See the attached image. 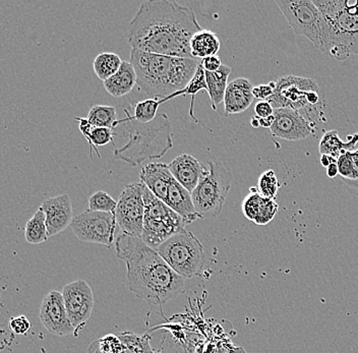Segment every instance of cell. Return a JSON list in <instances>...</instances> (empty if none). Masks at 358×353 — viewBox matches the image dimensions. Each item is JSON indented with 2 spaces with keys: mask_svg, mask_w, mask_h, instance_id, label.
<instances>
[{
  "mask_svg": "<svg viewBox=\"0 0 358 353\" xmlns=\"http://www.w3.org/2000/svg\"><path fill=\"white\" fill-rule=\"evenodd\" d=\"M201 30L192 8L170 0H147L129 24L127 39L136 50L192 58L190 40Z\"/></svg>",
  "mask_w": 358,
  "mask_h": 353,
  "instance_id": "cell-1",
  "label": "cell"
},
{
  "mask_svg": "<svg viewBox=\"0 0 358 353\" xmlns=\"http://www.w3.org/2000/svg\"><path fill=\"white\" fill-rule=\"evenodd\" d=\"M115 250L127 265L129 290L150 305H164L185 289V278L142 238L122 233Z\"/></svg>",
  "mask_w": 358,
  "mask_h": 353,
  "instance_id": "cell-2",
  "label": "cell"
},
{
  "mask_svg": "<svg viewBox=\"0 0 358 353\" xmlns=\"http://www.w3.org/2000/svg\"><path fill=\"white\" fill-rule=\"evenodd\" d=\"M131 64L136 85L153 98L169 97L185 89L194 78L201 59L155 55L131 49Z\"/></svg>",
  "mask_w": 358,
  "mask_h": 353,
  "instance_id": "cell-3",
  "label": "cell"
},
{
  "mask_svg": "<svg viewBox=\"0 0 358 353\" xmlns=\"http://www.w3.org/2000/svg\"><path fill=\"white\" fill-rule=\"evenodd\" d=\"M322 15L321 51L339 62L358 55V0H315Z\"/></svg>",
  "mask_w": 358,
  "mask_h": 353,
  "instance_id": "cell-4",
  "label": "cell"
},
{
  "mask_svg": "<svg viewBox=\"0 0 358 353\" xmlns=\"http://www.w3.org/2000/svg\"><path fill=\"white\" fill-rule=\"evenodd\" d=\"M127 117L116 122V127L123 124L129 141L122 148L114 149V159L123 161L131 166H138L148 159H160L173 148V133L167 114L157 115L153 122L141 124L127 109Z\"/></svg>",
  "mask_w": 358,
  "mask_h": 353,
  "instance_id": "cell-5",
  "label": "cell"
},
{
  "mask_svg": "<svg viewBox=\"0 0 358 353\" xmlns=\"http://www.w3.org/2000/svg\"><path fill=\"white\" fill-rule=\"evenodd\" d=\"M232 172L219 161H209L208 171L192 193V202L201 218L218 217L232 187Z\"/></svg>",
  "mask_w": 358,
  "mask_h": 353,
  "instance_id": "cell-6",
  "label": "cell"
},
{
  "mask_svg": "<svg viewBox=\"0 0 358 353\" xmlns=\"http://www.w3.org/2000/svg\"><path fill=\"white\" fill-rule=\"evenodd\" d=\"M156 251L176 273L185 279H192L200 275L205 265L203 245L192 232L187 230L174 234L159 245Z\"/></svg>",
  "mask_w": 358,
  "mask_h": 353,
  "instance_id": "cell-7",
  "label": "cell"
},
{
  "mask_svg": "<svg viewBox=\"0 0 358 353\" xmlns=\"http://www.w3.org/2000/svg\"><path fill=\"white\" fill-rule=\"evenodd\" d=\"M144 202V229L141 238L152 249L156 250L174 234L187 230L183 219L164 202L157 199L145 185Z\"/></svg>",
  "mask_w": 358,
  "mask_h": 353,
  "instance_id": "cell-8",
  "label": "cell"
},
{
  "mask_svg": "<svg viewBox=\"0 0 358 353\" xmlns=\"http://www.w3.org/2000/svg\"><path fill=\"white\" fill-rule=\"evenodd\" d=\"M322 99V92L315 80L295 75H284L276 82L272 97L268 100L273 108L293 110L313 108Z\"/></svg>",
  "mask_w": 358,
  "mask_h": 353,
  "instance_id": "cell-9",
  "label": "cell"
},
{
  "mask_svg": "<svg viewBox=\"0 0 358 353\" xmlns=\"http://www.w3.org/2000/svg\"><path fill=\"white\" fill-rule=\"evenodd\" d=\"M295 34L304 36L321 50L322 15L313 0H277Z\"/></svg>",
  "mask_w": 358,
  "mask_h": 353,
  "instance_id": "cell-10",
  "label": "cell"
},
{
  "mask_svg": "<svg viewBox=\"0 0 358 353\" xmlns=\"http://www.w3.org/2000/svg\"><path fill=\"white\" fill-rule=\"evenodd\" d=\"M116 224L122 233L140 238L144 229V185L141 182L127 185L117 201Z\"/></svg>",
  "mask_w": 358,
  "mask_h": 353,
  "instance_id": "cell-11",
  "label": "cell"
},
{
  "mask_svg": "<svg viewBox=\"0 0 358 353\" xmlns=\"http://www.w3.org/2000/svg\"><path fill=\"white\" fill-rule=\"evenodd\" d=\"M116 226L115 214L91 211L73 217L71 224L78 240L106 247L113 245Z\"/></svg>",
  "mask_w": 358,
  "mask_h": 353,
  "instance_id": "cell-12",
  "label": "cell"
},
{
  "mask_svg": "<svg viewBox=\"0 0 358 353\" xmlns=\"http://www.w3.org/2000/svg\"><path fill=\"white\" fill-rule=\"evenodd\" d=\"M62 294L67 316L76 333H78L89 321L93 312L95 305L93 291L86 281L80 279L64 286Z\"/></svg>",
  "mask_w": 358,
  "mask_h": 353,
  "instance_id": "cell-13",
  "label": "cell"
},
{
  "mask_svg": "<svg viewBox=\"0 0 358 353\" xmlns=\"http://www.w3.org/2000/svg\"><path fill=\"white\" fill-rule=\"evenodd\" d=\"M39 316L45 329L55 336L64 337L76 333L67 316L62 292L52 290L44 297Z\"/></svg>",
  "mask_w": 358,
  "mask_h": 353,
  "instance_id": "cell-14",
  "label": "cell"
},
{
  "mask_svg": "<svg viewBox=\"0 0 358 353\" xmlns=\"http://www.w3.org/2000/svg\"><path fill=\"white\" fill-rule=\"evenodd\" d=\"M274 124L270 131L274 137L286 141H301L315 133V127L301 111L288 108L274 110Z\"/></svg>",
  "mask_w": 358,
  "mask_h": 353,
  "instance_id": "cell-15",
  "label": "cell"
},
{
  "mask_svg": "<svg viewBox=\"0 0 358 353\" xmlns=\"http://www.w3.org/2000/svg\"><path fill=\"white\" fill-rule=\"evenodd\" d=\"M46 217L48 238L57 236L71 226L73 219V204L67 194L47 199L40 206Z\"/></svg>",
  "mask_w": 358,
  "mask_h": 353,
  "instance_id": "cell-16",
  "label": "cell"
},
{
  "mask_svg": "<svg viewBox=\"0 0 358 353\" xmlns=\"http://www.w3.org/2000/svg\"><path fill=\"white\" fill-rule=\"evenodd\" d=\"M168 166L174 180L190 194L198 187L199 182L208 171L200 161L189 154H181L172 160Z\"/></svg>",
  "mask_w": 358,
  "mask_h": 353,
  "instance_id": "cell-17",
  "label": "cell"
},
{
  "mask_svg": "<svg viewBox=\"0 0 358 353\" xmlns=\"http://www.w3.org/2000/svg\"><path fill=\"white\" fill-rule=\"evenodd\" d=\"M252 82L245 78H238L228 84L224 96V111L225 115L241 114L254 102Z\"/></svg>",
  "mask_w": 358,
  "mask_h": 353,
  "instance_id": "cell-18",
  "label": "cell"
},
{
  "mask_svg": "<svg viewBox=\"0 0 358 353\" xmlns=\"http://www.w3.org/2000/svg\"><path fill=\"white\" fill-rule=\"evenodd\" d=\"M141 183L154 196L165 203L168 189L174 180L169 166L165 163H149L143 167L140 173Z\"/></svg>",
  "mask_w": 358,
  "mask_h": 353,
  "instance_id": "cell-19",
  "label": "cell"
},
{
  "mask_svg": "<svg viewBox=\"0 0 358 353\" xmlns=\"http://www.w3.org/2000/svg\"><path fill=\"white\" fill-rule=\"evenodd\" d=\"M165 204L176 212L187 225L196 222L199 219H203L194 208L192 194L176 180H172L170 185Z\"/></svg>",
  "mask_w": 358,
  "mask_h": 353,
  "instance_id": "cell-20",
  "label": "cell"
},
{
  "mask_svg": "<svg viewBox=\"0 0 358 353\" xmlns=\"http://www.w3.org/2000/svg\"><path fill=\"white\" fill-rule=\"evenodd\" d=\"M103 85L112 97L120 98L131 93L136 85V75L133 64L131 62H122L117 73L103 82Z\"/></svg>",
  "mask_w": 358,
  "mask_h": 353,
  "instance_id": "cell-21",
  "label": "cell"
},
{
  "mask_svg": "<svg viewBox=\"0 0 358 353\" xmlns=\"http://www.w3.org/2000/svg\"><path fill=\"white\" fill-rule=\"evenodd\" d=\"M78 122L80 133L87 138L90 145V156L93 160V150H95L98 157L101 158L98 147L106 146L109 143H113V138L115 136L113 129L108 127H94L88 122L87 118L76 117Z\"/></svg>",
  "mask_w": 358,
  "mask_h": 353,
  "instance_id": "cell-22",
  "label": "cell"
},
{
  "mask_svg": "<svg viewBox=\"0 0 358 353\" xmlns=\"http://www.w3.org/2000/svg\"><path fill=\"white\" fill-rule=\"evenodd\" d=\"M220 40L216 33L207 29H201L190 40L189 47L192 58L203 59L214 57L220 50Z\"/></svg>",
  "mask_w": 358,
  "mask_h": 353,
  "instance_id": "cell-23",
  "label": "cell"
},
{
  "mask_svg": "<svg viewBox=\"0 0 358 353\" xmlns=\"http://www.w3.org/2000/svg\"><path fill=\"white\" fill-rule=\"evenodd\" d=\"M231 71V68L225 64H222L220 69L214 73L205 71L208 87L207 93L209 94L212 109L214 111H216L218 105L224 101V96H225V91L228 86V78Z\"/></svg>",
  "mask_w": 358,
  "mask_h": 353,
  "instance_id": "cell-24",
  "label": "cell"
},
{
  "mask_svg": "<svg viewBox=\"0 0 358 353\" xmlns=\"http://www.w3.org/2000/svg\"><path fill=\"white\" fill-rule=\"evenodd\" d=\"M348 142H342L336 129L326 131L320 142V153L321 155H331L337 159L341 154L345 152L355 151L358 143V133L348 136Z\"/></svg>",
  "mask_w": 358,
  "mask_h": 353,
  "instance_id": "cell-25",
  "label": "cell"
},
{
  "mask_svg": "<svg viewBox=\"0 0 358 353\" xmlns=\"http://www.w3.org/2000/svg\"><path fill=\"white\" fill-rule=\"evenodd\" d=\"M24 238L31 245H40L48 240V231L46 226V217L41 208L35 212L32 218L27 222L24 227Z\"/></svg>",
  "mask_w": 358,
  "mask_h": 353,
  "instance_id": "cell-26",
  "label": "cell"
},
{
  "mask_svg": "<svg viewBox=\"0 0 358 353\" xmlns=\"http://www.w3.org/2000/svg\"><path fill=\"white\" fill-rule=\"evenodd\" d=\"M117 336L122 343V353H156L152 348L149 334L138 335L127 331L118 333Z\"/></svg>",
  "mask_w": 358,
  "mask_h": 353,
  "instance_id": "cell-27",
  "label": "cell"
},
{
  "mask_svg": "<svg viewBox=\"0 0 358 353\" xmlns=\"http://www.w3.org/2000/svg\"><path fill=\"white\" fill-rule=\"evenodd\" d=\"M122 58L115 53L103 52L97 55L93 62V69L96 75L102 82L108 80L112 75L117 73L122 66Z\"/></svg>",
  "mask_w": 358,
  "mask_h": 353,
  "instance_id": "cell-28",
  "label": "cell"
},
{
  "mask_svg": "<svg viewBox=\"0 0 358 353\" xmlns=\"http://www.w3.org/2000/svg\"><path fill=\"white\" fill-rule=\"evenodd\" d=\"M201 90H206L208 92L207 82H206V75H205V69H203L201 64L199 66L198 69H196V73H194V78L190 80L187 86L185 87L182 90L176 92V93L172 94L170 95V98L173 99V98L178 97V96H187L189 95L192 97V101H190V107H189V115L192 120H194L196 124H199V120H196V116L194 114V100H196V95L201 92Z\"/></svg>",
  "mask_w": 358,
  "mask_h": 353,
  "instance_id": "cell-29",
  "label": "cell"
},
{
  "mask_svg": "<svg viewBox=\"0 0 358 353\" xmlns=\"http://www.w3.org/2000/svg\"><path fill=\"white\" fill-rule=\"evenodd\" d=\"M94 127H108L114 129L116 122V108L108 105H95L89 111L87 117Z\"/></svg>",
  "mask_w": 358,
  "mask_h": 353,
  "instance_id": "cell-30",
  "label": "cell"
},
{
  "mask_svg": "<svg viewBox=\"0 0 358 353\" xmlns=\"http://www.w3.org/2000/svg\"><path fill=\"white\" fill-rule=\"evenodd\" d=\"M164 101L160 98H150V99L138 101L134 105V113L131 117L141 124H149L157 117L159 107Z\"/></svg>",
  "mask_w": 358,
  "mask_h": 353,
  "instance_id": "cell-31",
  "label": "cell"
},
{
  "mask_svg": "<svg viewBox=\"0 0 358 353\" xmlns=\"http://www.w3.org/2000/svg\"><path fill=\"white\" fill-rule=\"evenodd\" d=\"M122 343L117 334L101 337L89 346L87 353H122Z\"/></svg>",
  "mask_w": 358,
  "mask_h": 353,
  "instance_id": "cell-32",
  "label": "cell"
},
{
  "mask_svg": "<svg viewBox=\"0 0 358 353\" xmlns=\"http://www.w3.org/2000/svg\"><path fill=\"white\" fill-rule=\"evenodd\" d=\"M257 187V191H259V193L261 194L264 198L276 200L280 182L275 171H272V169L264 171L263 173L259 175Z\"/></svg>",
  "mask_w": 358,
  "mask_h": 353,
  "instance_id": "cell-33",
  "label": "cell"
},
{
  "mask_svg": "<svg viewBox=\"0 0 358 353\" xmlns=\"http://www.w3.org/2000/svg\"><path fill=\"white\" fill-rule=\"evenodd\" d=\"M117 202L110 194L105 192H96L89 199V210L91 212H105V213H114Z\"/></svg>",
  "mask_w": 358,
  "mask_h": 353,
  "instance_id": "cell-34",
  "label": "cell"
},
{
  "mask_svg": "<svg viewBox=\"0 0 358 353\" xmlns=\"http://www.w3.org/2000/svg\"><path fill=\"white\" fill-rule=\"evenodd\" d=\"M263 200L264 196L259 193L257 187H250V194L245 196L243 202V215L245 216L248 220L252 221V222L256 221Z\"/></svg>",
  "mask_w": 358,
  "mask_h": 353,
  "instance_id": "cell-35",
  "label": "cell"
},
{
  "mask_svg": "<svg viewBox=\"0 0 358 353\" xmlns=\"http://www.w3.org/2000/svg\"><path fill=\"white\" fill-rule=\"evenodd\" d=\"M278 209L279 205L277 204L276 200L264 198L255 223L257 225H267L276 216Z\"/></svg>",
  "mask_w": 358,
  "mask_h": 353,
  "instance_id": "cell-36",
  "label": "cell"
},
{
  "mask_svg": "<svg viewBox=\"0 0 358 353\" xmlns=\"http://www.w3.org/2000/svg\"><path fill=\"white\" fill-rule=\"evenodd\" d=\"M350 152H345L337 158L338 171H339L343 182L352 180L353 163Z\"/></svg>",
  "mask_w": 358,
  "mask_h": 353,
  "instance_id": "cell-37",
  "label": "cell"
},
{
  "mask_svg": "<svg viewBox=\"0 0 358 353\" xmlns=\"http://www.w3.org/2000/svg\"><path fill=\"white\" fill-rule=\"evenodd\" d=\"M10 329L15 334L24 336L31 329L30 321L24 316L15 317L10 321Z\"/></svg>",
  "mask_w": 358,
  "mask_h": 353,
  "instance_id": "cell-38",
  "label": "cell"
},
{
  "mask_svg": "<svg viewBox=\"0 0 358 353\" xmlns=\"http://www.w3.org/2000/svg\"><path fill=\"white\" fill-rule=\"evenodd\" d=\"M275 88H276V82L259 85V86L254 87L252 95H254L255 99H259V101H268L274 94Z\"/></svg>",
  "mask_w": 358,
  "mask_h": 353,
  "instance_id": "cell-39",
  "label": "cell"
},
{
  "mask_svg": "<svg viewBox=\"0 0 358 353\" xmlns=\"http://www.w3.org/2000/svg\"><path fill=\"white\" fill-rule=\"evenodd\" d=\"M201 64L205 71H209V73H214L222 66V62L218 55L203 58L201 60Z\"/></svg>",
  "mask_w": 358,
  "mask_h": 353,
  "instance_id": "cell-40",
  "label": "cell"
},
{
  "mask_svg": "<svg viewBox=\"0 0 358 353\" xmlns=\"http://www.w3.org/2000/svg\"><path fill=\"white\" fill-rule=\"evenodd\" d=\"M275 109L268 101H259L255 106V113L259 118L268 117L274 114Z\"/></svg>",
  "mask_w": 358,
  "mask_h": 353,
  "instance_id": "cell-41",
  "label": "cell"
},
{
  "mask_svg": "<svg viewBox=\"0 0 358 353\" xmlns=\"http://www.w3.org/2000/svg\"><path fill=\"white\" fill-rule=\"evenodd\" d=\"M351 159L353 163V176L352 180L346 182V185L351 187L358 189V148L355 151H351Z\"/></svg>",
  "mask_w": 358,
  "mask_h": 353,
  "instance_id": "cell-42",
  "label": "cell"
},
{
  "mask_svg": "<svg viewBox=\"0 0 358 353\" xmlns=\"http://www.w3.org/2000/svg\"><path fill=\"white\" fill-rule=\"evenodd\" d=\"M259 127H265V129H271V127L274 124V114L268 116V117L259 118Z\"/></svg>",
  "mask_w": 358,
  "mask_h": 353,
  "instance_id": "cell-43",
  "label": "cell"
},
{
  "mask_svg": "<svg viewBox=\"0 0 358 353\" xmlns=\"http://www.w3.org/2000/svg\"><path fill=\"white\" fill-rule=\"evenodd\" d=\"M339 174L338 171L337 162L332 163L330 166L327 167V175L330 178H335Z\"/></svg>",
  "mask_w": 358,
  "mask_h": 353,
  "instance_id": "cell-44",
  "label": "cell"
},
{
  "mask_svg": "<svg viewBox=\"0 0 358 353\" xmlns=\"http://www.w3.org/2000/svg\"><path fill=\"white\" fill-rule=\"evenodd\" d=\"M335 162H337V159L333 157V156L327 155V154H324V155H322L321 163L324 167H326V168L327 167L330 166V165L332 164V163Z\"/></svg>",
  "mask_w": 358,
  "mask_h": 353,
  "instance_id": "cell-45",
  "label": "cell"
},
{
  "mask_svg": "<svg viewBox=\"0 0 358 353\" xmlns=\"http://www.w3.org/2000/svg\"><path fill=\"white\" fill-rule=\"evenodd\" d=\"M250 124H252V127H256V129H257V127H259V117H257V116H255V117H252V120H250Z\"/></svg>",
  "mask_w": 358,
  "mask_h": 353,
  "instance_id": "cell-46",
  "label": "cell"
}]
</instances>
